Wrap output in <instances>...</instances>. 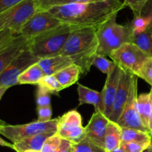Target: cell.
<instances>
[{"label":"cell","mask_w":152,"mask_h":152,"mask_svg":"<svg viewBox=\"0 0 152 152\" xmlns=\"http://www.w3.org/2000/svg\"><path fill=\"white\" fill-rule=\"evenodd\" d=\"M77 26L62 23L47 32L28 39L31 53L39 59L60 55L68 37Z\"/></svg>","instance_id":"cell-3"},{"label":"cell","mask_w":152,"mask_h":152,"mask_svg":"<svg viewBox=\"0 0 152 152\" xmlns=\"http://www.w3.org/2000/svg\"><path fill=\"white\" fill-rule=\"evenodd\" d=\"M62 138L58 136L56 134L48 138L43 145L41 152H53L57 149L61 145Z\"/></svg>","instance_id":"cell-32"},{"label":"cell","mask_w":152,"mask_h":152,"mask_svg":"<svg viewBox=\"0 0 152 152\" xmlns=\"http://www.w3.org/2000/svg\"><path fill=\"white\" fill-rule=\"evenodd\" d=\"M134 77V74L121 69L120 83L114 98L112 112L109 118L110 121L117 123L120 119L129 98Z\"/></svg>","instance_id":"cell-12"},{"label":"cell","mask_w":152,"mask_h":152,"mask_svg":"<svg viewBox=\"0 0 152 152\" xmlns=\"http://www.w3.org/2000/svg\"><path fill=\"white\" fill-rule=\"evenodd\" d=\"M56 133L41 134L26 137L13 144V150L16 152H24L28 150L41 151L46 140Z\"/></svg>","instance_id":"cell-18"},{"label":"cell","mask_w":152,"mask_h":152,"mask_svg":"<svg viewBox=\"0 0 152 152\" xmlns=\"http://www.w3.org/2000/svg\"><path fill=\"white\" fill-rule=\"evenodd\" d=\"M120 74H121V68L116 65L114 68L110 71L109 74H107L105 86L101 91L103 96L104 105H105L104 114L108 119L111 117L112 112L114 98L120 83Z\"/></svg>","instance_id":"cell-14"},{"label":"cell","mask_w":152,"mask_h":152,"mask_svg":"<svg viewBox=\"0 0 152 152\" xmlns=\"http://www.w3.org/2000/svg\"><path fill=\"white\" fill-rule=\"evenodd\" d=\"M9 88L7 87H0V100L1 99L2 96H4V94H5V92L8 90Z\"/></svg>","instance_id":"cell-41"},{"label":"cell","mask_w":152,"mask_h":152,"mask_svg":"<svg viewBox=\"0 0 152 152\" xmlns=\"http://www.w3.org/2000/svg\"><path fill=\"white\" fill-rule=\"evenodd\" d=\"M59 117L48 122L39 120L22 125H7L0 126V134L5 137L13 144L26 137L41 134L56 133Z\"/></svg>","instance_id":"cell-6"},{"label":"cell","mask_w":152,"mask_h":152,"mask_svg":"<svg viewBox=\"0 0 152 152\" xmlns=\"http://www.w3.org/2000/svg\"><path fill=\"white\" fill-rule=\"evenodd\" d=\"M150 96H151V115H150V120H149V126H148V129H149L150 132H152V87L151 91H150Z\"/></svg>","instance_id":"cell-40"},{"label":"cell","mask_w":152,"mask_h":152,"mask_svg":"<svg viewBox=\"0 0 152 152\" xmlns=\"http://www.w3.org/2000/svg\"><path fill=\"white\" fill-rule=\"evenodd\" d=\"M56 134L73 144L81 142L86 137V129L83 126L81 114L71 110L59 117Z\"/></svg>","instance_id":"cell-9"},{"label":"cell","mask_w":152,"mask_h":152,"mask_svg":"<svg viewBox=\"0 0 152 152\" xmlns=\"http://www.w3.org/2000/svg\"><path fill=\"white\" fill-rule=\"evenodd\" d=\"M16 36L13 31L9 30L0 31V50L7 45Z\"/></svg>","instance_id":"cell-35"},{"label":"cell","mask_w":152,"mask_h":152,"mask_svg":"<svg viewBox=\"0 0 152 152\" xmlns=\"http://www.w3.org/2000/svg\"><path fill=\"white\" fill-rule=\"evenodd\" d=\"M25 0H0V13Z\"/></svg>","instance_id":"cell-37"},{"label":"cell","mask_w":152,"mask_h":152,"mask_svg":"<svg viewBox=\"0 0 152 152\" xmlns=\"http://www.w3.org/2000/svg\"><path fill=\"white\" fill-rule=\"evenodd\" d=\"M112 61L122 70L137 75L144 62L151 56L134 44L126 43L110 54Z\"/></svg>","instance_id":"cell-7"},{"label":"cell","mask_w":152,"mask_h":152,"mask_svg":"<svg viewBox=\"0 0 152 152\" xmlns=\"http://www.w3.org/2000/svg\"><path fill=\"white\" fill-rule=\"evenodd\" d=\"M110 120L101 112H94L86 129V137L105 149V136Z\"/></svg>","instance_id":"cell-13"},{"label":"cell","mask_w":152,"mask_h":152,"mask_svg":"<svg viewBox=\"0 0 152 152\" xmlns=\"http://www.w3.org/2000/svg\"><path fill=\"white\" fill-rule=\"evenodd\" d=\"M151 144L152 145V136H151Z\"/></svg>","instance_id":"cell-48"},{"label":"cell","mask_w":152,"mask_h":152,"mask_svg":"<svg viewBox=\"0 0 152 152\" xmlns=\"http://www.w3.org/2000/svg\"><path fill=\"white\" fill-rule=\"evenodd\" d=\"M152 21V16L150 13H142V15L134 17L130 23L133 34H138L143 32L149 28Z\"/></svg>","instance_id":"cell-26"},{"label":"cell","mask_w":152,"mask_h":152,"mask_svg":"<svg viewBox=\"0 0 152 152\" xmlns=\"http://www.w3.org/2000/svg\"><path fill=\"white\" fill-rule=\"evenodd\" d=\"M124 7L120 0H105L56 6L47 10L62 23L97 28Z\"/></svg>","instance_id":"cell-1"},{"label":"cell","mask_w":152,"mask_h":152,"mask_svg":"<svg viewBox=\"0 0 152 152\" xmlns=\"http://www.w3.org/2000/svg\"><path fill=\"white\" fill-rule=\"evenodd\" d=\"M111 152H128V151H126V150L121 145H120L118 148H117L116 149H114V151H112Z\"/></svg>","instance_id":"cell-43"},{"label":"cell","mask_w":152,"mask_h":152,"mask_svg":"<svg viewBox=\"0 0 152 152\" xmlns=\"http://www.w3.org/2000/svg\"><path fill=\"white\" fill-rule=\"evenodd\" d=\"M81 75L82 71L80 67L73 64L58 72L54 76L65 89L77 83Z\"/></svg>","instance_id":"cell-20"},{"label":"cell","mask_w":152,"mask_h":152,"mask_svg":"<svg viewBox=\"0 0 152 152\" xmlns=\"http://www.w3.org/2000/svg\"><path fill=\"white\" fill-rule=\"evenodd\" d=\"M0 146L7 147V148H10L13 149V144L7 142V141H5L1 137H0Z\"/></svg>","instance_id":"cell-39"},{"label":"cell","mask_w":152,"mask_h":152,"mask_svg":"<svg viewBox=\"0 0 152 152\" xmlns=\"http://www.w3.org/2000/svg\"><path fill=\"white\" fill-rule=\"evenodd\" d=\"M122 142V128L117 123L110 121L105 136V150L111 152L118 148Z\"/></svg>","instance_id":"cell-19"},{"label":"cell","mask_w":152,"mask_h":152,"mask_svg":"<svg viewBox=\"0 0 152 152\" xmlns=\"http://www.w3.org/2000/svg\"><path fill=\"white\" fill-rule=\"evenodd\" d=\"M38 11L37 0H25L0 13V31L9 30L19 35L24 25Z\"/></svg>","instance_id":"cell-5"},{"label":"cell","mask_w":152,"mask_h":152,"mask_svg":"<svg viewBox=\"0 0 152 152\" xmlns=\"http://www.w3.org/2000/svg\"><path fill=\"white\" fill-rule=\"evenodd\" d=\"M93 65L96 67L101 72L107 75L114 68L116 64L113 61H111L107 59L105 56H99V55L96 54L94 57Z\"/></svg>","instance_id":"cell-29"},{"label":"cell","mask_w":152,"mask_h":152,"mask_svg":"<svg viewBox=\"0 0 152 152\" xmlns=\"http://www.w3.org/2000/svg\"><path fill=\"white\" fill-rule=\"evenodd\" d=\"M62 24L59 19L48 10H38L24 25L19 35L29 39L50 31Z\"/></svg>","instance_id":"cell-11"},{"label":"cell","mask_w":152,"mask_h":152,"mask_svg":"<svg viewBox=\"0 0 152 152\" xmlns=\"http://www.w3.org/2000/svg\"><path fill=\"white\" fill-rule=\"evenodd\" d=\"M151 139V134L149 132L122 128V142H137L149 146Z\"/></svg>","instance_id":"cell-21"},{"label":"cell","mask_w":152,"mask_h":152,"mask_svg":"<svg viewBox=\"0 0 152 152\" xmlns=\"http://www.w3.org/2000/svg\"><path fill=\"white\" fill-rule=\"evenodd\" d=\"M5 124H7V123H6L5 122L3 121V120H0V126H4V125H5Z\"/></svg>","instance_id":"cell-46"},{"label":"cell","mask_w":152,"mask_h":152,"mask_svg":"<svg viewBox=\"0 0 152 152\" xmlns=\"http://www.w3.org/2000/svg\"><path fill=\"white\" fill-rule=\"evenodd\" d=\"M137 108L138 114H139L142 123L148 129L150 115H151V96H150V93L142 94L138 96L137 101Z\"/></svg>","instance_id":"cell-23"},{"label":"cell","mask_w":152,"mask_h":152,"mask_svg":"<svg viewBox=\"0 0 152 152\" xmlns=\"http://www.w3.org/2000/svg\"><path fill=\"white\" fill-rule=\"evenodd\" d=\"M39 60V58L34 56L31 53L27 47L0 74V87L10 88L12 86L19 85L18 79L19 76L31 65L38 63Z\"/></svg>","instance_id":"cell-8"},{"label":"cell","mask_w":152,"mask_h":152,"mask_svg":"<svg viewBox=\"0 0 152 152\" xmlns=\"http://www.w3.org/2000/svg\"><path fill=\"white\" fill-rule=\"evenodd\" d=\"M38 86L45 88L50 94H57L64 89L54 75L45 76L39 82Z\"/></svg>","instance_id":"cell-27"},{"label":"cell","mask_w":152,"mask_h":152,"mask_svg":"<svg viewBox=\"0 0 152 152\" xmlns=\"http://www.w3.org/2000/svg\"><path fill=\"white\" fill-rule=\"evenodd\" d=\"M147 151H148V152H152V145L151 144L149 145V147L147 148Z\"/></svg>","instance_id":"cell-45"},{"label":"cell","mask_w":152,"mask_h":152,"mask_svg":"<svg viewBox=\"0 0 152 152\" xmlns=\"http://www.w3.org/2000/svg\"><path fill=\"white\" fill-rule=\"evenodd\" d=\"M73 151H74V148H73V146H71V147H70V148H67V149L65 150L63 152H73Z\"/></svg>","instance_id":"cell-44"},{"label":"cell","mask_w":152,"mask_h":152,"mask_svg":"<svg viewBox=\"0 0 152 152\" xmlns=\"http://www.w3.org/2000/svg\"><path fill=\"white\" fill-rule=\"evenodd\" d=\"M117 14L114 13L96 29L97 55L106 57L126 43L132 42L133 32L130 23L125 25L117 23Z\"/></svg>","instance_id":"cell-4"},{"label":"cell","mask_w":152,"mask_h":152,"mask_svg":"<svg viewBox=\"0 0 152 152\" xmlns=\"http://www.w3.org/2000/svg\"><path fill=\"white\" fill-rule=\"evenodd\" d=\"M38 64L43 70L45 76H48L55 75L67 67L73 65L74 62L70 57L60 54L53 57L40 59Z\"/></svg>","instance_id":"cell-17"},{"label":"cell","mask_w":152,"mask_h":152,"mask_svg":"<svg viewBox=\"0 0 152 152\" xmlns=\"http://www.w3.org/2000/svg\"><path fill=\"white\" fill-rule=\"evenodd\" d=\"M73 145H74V144H73L72 142H70V141L62 139V142H61V145H59V148L53 152H63L65 150H66L67 148L73 146Z\"/></svg>","instance_id":"cell-38"},{"label":"cell","mask_w":152,"mask_h":152,"mask_svg":"<svg viewBox=\"0 0 152 152\" xmlns=\"http://www.w3.org/2000/svg\"><path fill=\"white\" fill-rule=\"evenodd\" d=\"M96 29L92 27L76 28L68 37L60 53L71 58L74 65L80 67L83 75L89 72L96 55Z\"/></svg>","instance_id":"cell-2"},{"label":"cell","mask_w":152,"mask_h":152,"mask_svg":"<svg viewBox=\"0 0 152 152\" xmlns=\"http://www.w3.org/2000/svg\"><path fill=\"white\" fill-rule=\"evenodd\" d=\"M147 4H148V5H149L148 6V7H149V10H148V12H146L145 13H150V14L152 16V0H150ZM149 27L151 28H152V21H151V25H150Z\"/></svg>","instance_id":"cell-42"},{"label":"cell","mask_w":152,"mask_h":152,"mask_svg":"<svg viewBox=\"0 0 152 152\" xmlns=\"http://www.w3.org/2000/svg\"><path fill=\"white\" fill-rule=\"evenodd\" d=\"M45 76L38 63L34 64L25 70L18 79L19 85H38Z\"/></svg>","instance_id":"cell-22"},{"label":"cell","mask_w":152,"mask_h":152,"mask_svg":"<svg viewBox=\"0 0 152 152\" xmlns=\"http://www.w3.org/2000/svg\"><path fill=\"white\" fill-rule=\"evenodd\" d=\"M99 1H105V0H37V3L38 6V10H47L56 6Z\"/></svg>","instance_id":"cell-25"},{"label":"cell","mask_w":152,"mask_h":152,"mask_svg":"<svg viewBox=\"0 0 152 152\" xmlns=\"http://www.w3.org/2000/svg\"><path fill=\"white\" fill-rule=\"evenodd\" d=\"M77 92L79 94V106L85 104H90L94 106V112L104 114L105 105L102 92L96 91L81 84H78Z\"/></svg>","instance_id":"cell-16"},{"label":"cell","mask_w":152,"mask_h":152,"mask_svg":"<svg viewBox=\"0 0 152 152\" xmlns=\"http://www.w3.org/2000/svg\"><path fill=\"white\" fill-rule=\"evenodd\" d=\"M52 108L50 105L45 107H37L38 120L40 122H48L52 120Z\"/></svg>","instance_id":"cell-34"},{"label":"cell","mask_w":152,"mask_h":152,"mask_svg":"<svg viewBox=\"0 0 152 152\" xmlns=\"http://www.w3.org/2000/svg\"><path fill=\"white\" fill-rule=\"evenodd\" d=\"M132 43L150 56H152V28L149 27L140 34H133Z\"/></svg>","instance_id":"cell-24"},{"label":"cell","mask_w":152,"mask_h":152,"mask_svg":"<svg viewBox=\"0 0 152 152\" xmlns=\"http://www.w3.org/2000/svg\"><path fill=\"white\" fill-rule=\"evenodd\" d=\"M151 136H152V132H151Z\"/></svg>","instance_id":"cell-49"},{"label":"cell","mask_w":152,"mask_h":152,"mask_svg":"<svg viewBox=\"0 0 152 152\" xmlns=\"http://www.w3.org/2000/svg\"><path fill=\"white\" fill-rule=\"evenodd\" d=\"M121 145L128 152H143L149 147L137 142H121Z\"/></svg>","instance_id":"cell-36"},{"label":"cell","mask_w":152,"mask_h":152,"mask_svg":"<svg viewBox=\"0 0 152 152\" xmlns=\"http://www.w3.org/2000/svg\"><path fill=\"white\" fill-rule=\"evenodd\" d=\"M73 148V152H106L104 148L94 143L88 137H86L78 143L74 144Z\"/></svg>","instance_id":"cell-28"},{"label":"cell","mask_w":152,"mask_h":152,"mask_svg":"<svg viewBox=\"0 0 152 152\" xmlns=\"http://www.w3.org/2000/svg\"><path fill=\"white\" fill-rule=\"evenodd\" d=\"M136 76L138 78H141L145 80L152 87V56L148 58L144 62L142 68Z\"/></svg>","instance_id":"cell-31"},{"label":"cell","mask_w":152,"mask_h":152,"mask_svg":"<svg viewBox=\"0 0 152 152\" xmlns=\"http://www.w3.org/2000/svg\"><path fill=\"white\" fill-rule=\"evenodd\" d=\"M27 47L28 39L22 35H16L7 45L0 50V74Z\"/></svg>","instance_id":"cell-15"},{"label":"cell","mask_w":152,"mask_h":152,"mask_svg":"<svg viewBox=\"0 0 152 152\" xmlns=\"http://www.w3.org/2000/svg\"><path fill=\"white\" fill-rule=\"evenodd\" d=\"M50 94L43 88L38 86L37 91V107H45L50 105Z\"/></svg>","instance_id":"cell-33"},{"label":"cell","mask_w":152,"mask_h":152,"mask_svg":"<svg viewBox=\"0 0 152 152\" xmlns=\"http://www.w3.org/2000/svg\"><path fill=\"white\" fill-rule=\"evenodd\" d=\"M24 152H41V151H34V150H28V151H25Z\"/></svg>","instance_id":"cell-47"},{"label":"cell","mask_w":152,"mask_h":152,"mask_svg":"<svg viewBox=\"0 0 152 152\" xmlns=\"http://www.w3.org/2000/svg\"><path fill=\"white\" fill-rule=\"evenodd\" d=\"M137 80L138 77L134 75L131 86L127 102L117 123L120 128L137 129L142 132L151 133L142 123L137 108V101L138 97Z\"/></svg>","instance_id":"cell-10"},{"label":"cell","mask_w":152,"mask_h":152,"mask_svg":"<svg viewBox=\"0 0 152 152\" xmlns=\"http://www.w3.org/2000/svg\"><path fill=\"white\" fill-rule=\"evenodd\" d=\"M150 0H124L123 1L125 7H128L132 10L134 17L142 15V11Z\"/></svg>","instance_id":"cell-30"}]
</instances>
